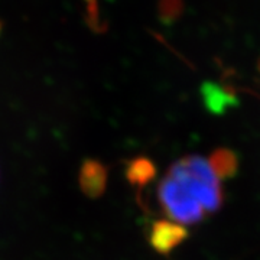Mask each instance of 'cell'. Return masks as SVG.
I'll use <instances>...</instances> for the list:
<instances>
[{
	"label": "cell",
	"instance_id": "1",
	"mask_svg": "<svg viewBox=\"0 0 260 260\" xmlns=\"http://www.w3.org/2000/svg\"><path fill=\"white\" fill-rule=\"evenodd\" d=\"M167 175L189 189L207 214L217 213L221 208L224 198L220 179L215 177L208 160L204 158L189 155L178 159L169 167Z\"/></svg>",
	"mask_w": 260,
	"mask_h": 260
},
{
	"label": "cell",
	"instance_id": "6",
	"mask_svg": "<svg viewBox=\"0 0 260 260\" xmlns=\"http://www.w3.org/2000/svg\"><path fill=\"white\" fill-rule=\"evenodd\" d=\"M156 175V168L150 159L139 156L130 160L126 167V177L130 184L138 188H143Z\"/></svg>",
	"mask_w": 260,
	"mask_h": 260
},
{
	"label": "cell",
	"instance_id": "2",
	"mask_svg": "<svg viewBox=\"0 0 260 260\" xmlns=\"http://www.w3.org/2000/svg\"><path fill=\"white\" fill-rule=\"evenodd\" d=\"M158 200L168 220L178 224L192 225L207 217V211L195 195L169 175H165L159 184Z\"/></svg>",
	"mask_w": 260,
	"mask_h": 260
},
{
	"label": "cell",
	"instance_id": "5",
	"mask_svg": "<svg viewBox=\"0 0 260 260\" xmlns=\"http://www.w3.org/2000/svg\"><path fill=\"white\" fill-rule=\"evenodd\" d=\"M210 167L220 181L230 179L239 171V158L232 149L218 148L211 152L210 158L207 159Z\"/></svg>",
	"mask_w": 260,
	"mask_h": 260
},
{
	"label": "cell",
	"instance_id": "4",
	"mask_svg": "<svg viewBox=\"0 0 260 260\" xmlns=\"http://www.w3.org/2000/svg\"><path fill=\"white\" fill-rule=\"evenodd\" d=\"M107 185V169L97 160L84 162L80 172V186L84 194L97 198L104 192Z\"/></svg>",
	"mask_w": 260,
	"mask_h": 260
},
{
	"label": "cell",
	"instance_id": "3",
	"mask_svg": "<svg viewBox=\"0 0 260 260\" xmlns=\"http://www.w3.org/2000/svg\"><path fill=\"white\" fill-rule=\"evenodd\" d=\"M188 237V230L182 224H178L171 220H158L150 225L149 232V243L152 249L168 256L174 249L182 242H185Z\"/></svg>",
	"mask_w": 260,
	"mask_h": 260
}]
</instances>
